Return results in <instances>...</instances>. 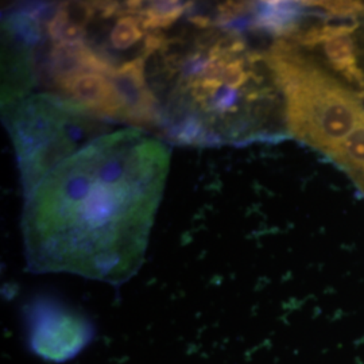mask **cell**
Listing matches in <instances>:
<instances>
[{"label":"cell","mask_w":364,"mask_h":364,"mask_svg":"<svg viewBox=\"0 0 364 364\" xmlns=\"http://www.w3.org/2000/svg\"><path fill=\"white\" fill-rule=\"evenodd\" d=\"M169 164L168 144L134 127L68 158L26 197L27 270L127 282L144 264Z\"/></svg>","instance_id":"obj_1"},{"label":"cell","mask_w":364,"mask_h":364,"mask_svg":"<svg viewBox=\"0 0 364 364\" xmlns=\"http://www.w3.org/2000/svg\"><path fill=\"white\" fill-rule=\"evenodd\" d=\"M195 6V3H193ZM186 14L146 60L158 130L174 144H247L287 135L284 97L242 28Z\"/></svg>","instance_id":"obj_2"},{"label":"cell","mask_w":364,"mask_h":364,"mask_svg":"<svg viewBox=\"0 0 364 364\" xmlns=\"http://www.w3.org/2000/svg\"><path fill=\"white\" fill-rule=\"evenodd\" d=\"M285 105L287 135L332 159L364 117L362 99L287 39L264 50Z\"/></svg>","instance_id":"obj_3"},{"label":"cell","mask_w":364,"mask_h":364,"mask_svg":"<svg viewBox=\"0 0 364 364\" xmlns=\"http://www.w3.org/2000/svg\"><path fill=\"white\" fill-rule=\"evenodd\" d=\"M3 115L25 197L68 158L108 134V122L52 92L33 93Z\"/></svg>","instance_id":"obj_4"},{"label":"cell","mask_w":364,"mask_h":364,"mask_svg":"<svg viewBox=\"0 0 364 364\" xmlns=\"http://www.w3.org/2000/svg\"><path fill=\"white\" fill-rule=\"evenodd\" d=\"M312 4V15L284 39L308 53L363 100L364 6L352 16L340 18L326 13L320 1Z\"/></svg>","instance_id":"obj_5"},{"label":"cell","mask_w":364,"mask_h":364,"mask_svg":"<svg viewBox=\"0 0 364 364\" xmlns=\"http://www.w3.org/2000/svg\"><path fill=\"white\" fill-rule=\"evenodd\" d=\"M91 326L80 316L52 302L34 306L33 348L45 359L66 360L85 347L91 338Z\"/></svg>","instance_id":"obj_6"},{"label":"cell","mask_w":364,"mask_h":364,"mask_svg":"<svg viewBox=\"0 0 364 364\" xmlns=\"http://www.w3.org/2000/svg\"><path fill=\"white\" fill-rule=\"evenodd\" d=\"M331 161L351 177L364 195V117Z\"/></svg>","instance_id":"obj_7"}]
</instances>
